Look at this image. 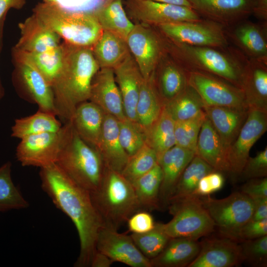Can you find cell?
I'll use <instances>...</instances> for the list:
<instances>
[{
  "instance_id": "1",
  "label": "cell",
  "mask_w": 267,
  "mask_h": 267,
  "mask_svg": "<svg viewBox=\"0 0 267 267\" xmlns=\"http://www.w3.org/2000/svg\"><path fill=\"white\" fill-rule=\"evenodd\" d=\"M40 169L43 190L71 220L77 230L80 251L75 266H90L96 252L97 236L103 227L90 193L71 179L56 164Z\"/></svg>"
},
{
  "instance_id": "2",
  "label": "cell",
  "mask_w": 267,
  "mask_h": 267,
  "mask_svg": "<svg viewBox=\"0 0 267 267\" xmlns=\"http://www.w3.org/2000/svg\"><path fill=\"white\" fill-rule=\"evenodd\" d=\"M62 43L63 65L52 89L56 115L67 122L77 106L89 100L92 79L100 68L92 47Z\"/></svg>"
},
{
  "instance_id": "3",
  "label": "cell",
  "mask_w": 267,
  "mask_h": 267,
  "mask_svg": "<svg viewBox=\"0 0 267 267\" xmlns=\"http://www.w3.org/2000/svg\"><path fill=\"white\" fill-rule=\"evenodd\" d=\"M55 164L90 194L98 188L106 168L99 152L78 134L70 121L63 126L61 145Z\"/></svg>"
},
{
  "instance_id": "4",
  "label": "cell",
  "mask_w": 267,
  "mask_h": 267,
  "mask_svg": "<svg viewBox=\"0 0 267 267\" xmlns=\"http://www.w3.org/2000/svg\"><path fill=\"white\" fill-rule=\"evenodd\" d=\"M161 36L166 51L185 70L210 74L241 88L245 62L225 49L176 44Z\"/></svg>"
},
{
  "instance_id": "5",
  "label": "cell",
  "mask_w": 267,
  "mask_h": 267,
  "mask_svg": "<svg viewBox=\"0 0 267 267\" xmlns=\"http://www.w3.org/2000/svg\"><path fill=\"white\" fill-rule=\"evenodd\" d=\"M90 195L104 227L118 230L142 210L132 184L121 173L106 167L98 188Z\"/></svg>"
},
{
  "instance_id": "6",
  "label": "cell",
  "mask_w": 267,
  "mask_h": 267,
  "mask_svg": "<svg viewBox=\"0 0 267 267\" xmlns=\"http://www.w3.org/2000/svg\"><path fill=\"white\" fill-rule=\"evenodd\" d=\"M33 12L64 41L75 45L92 47L103 32L94 12H68L44 2L37 4Z\"/></svg>"
},
{
  "instance_id": "7",
  "label": "cell",
  "mask_w": 267,
  "mask_h": 267,
  "mask_svg": "<svg viewBox=\"0 0 267 267\" xmlns=\"http://www.w3.org/2000/svg\"><path fill=\"white\" fill-rule=\"evenodd\" d=\"M172 219L166 223H156L170 238L183 237L194 240L214 231L215 224L201 202L193 195L170 203L168 206Z\"/></svg>"
},
{
  "instance_id": "8",
  "label": "cell",
  "mask_w": 267,
  "mask_h": 267,
  "mask_svg": "<svg viewBox=\"0 0 267 267\" xmlns=\"http://www.w3.org/2000/svg\"><path fill=\"white\" fill-rule=\"evenodd\" d=\"M11 56L14 67L12 81L18 93L36 104L39 110L56 115L52 88L28 53L13 46Z\"/></svg>"
},
{
  "instance_id": "9",
  "label": "cell",
  "mask_w": 267,
  "mask_h": 267,
  "mask_svg": "<svg viewBox=\"0 0 267 267\" xmlns=\"http://www.w3.org/2000/svg\"><path fill=\"white\" fill-rule=\"evenodd\" d=\"M201 202L223 236L232 239L238 230L252 220L254 202L242 192L222 199L200 196Z\"/></svg>"
},
{
  "instance_id": "10",
  "label": "cell",
  "mask_w": 267,
  "mask_h": 267,
  "mask_svg": "<svg viewBox=\"0 0 267 267\" xmlns=\"http://www.w3.org/2000/svg\"><path fill=\"white\" fill-rule=\"evenodd\" d=\"M153 27L165 39L174 43L222 49L228 46L224 26L208 19Z\"/></svg>"
},
{
  "instance_id": "11",
  "label": "cell",
  "mask_w": 267,
  "mask_h": 267,
  "mask_svg": "<svg viewBox=\"0 0 267 267\" xmlns=\"http://www.w3.org/2000/svg\"><path fill=\"white\" fill-rule=\"evenodd\" d=\"M185 71L188 84L198 93L205 106L249 109L243 91L239 88L210 74Z\"/></svg>"
},
{
  "instance_id": "12",
  "label": "cell",
  "mask_w": 267,
  "mask_h": 267,
  "mask_svg": "<svg viewBox=\"0 0 267 267\" xmlns=\"http://www.w3.org/2000/svg\"><path fill=\"white\" fill-rule=\"evenodd\" d=\"M128 16L137 23L152 26L202 19L192 7L150 0H126Z\"/></svg>"
},
{
  "instance_id": "13",
  "label": "cell",
  "mask_w": 267,
  "mask_h": 267,
  "mask_svg": "<svg viewBox=\"0 0 267 267\" xmlns=\"http://www.w3.org/2000/svg\"><path fill=\"white\" fill-rule=\"evenodd\" d=\"M126 40L143 79H148L165 51L161 34L153 26L135 23Z\"/></svg>"
},
{
  "instance_id": "14",
  "label": "cell",
  "mask_w": 267,
  "mask_h": 267,
  "mask_svg": "<svg viewBox=\"0 0 267 267\" xmlns=\"http://www.w3.org/2000/svg\"><path fill=\"white\" fill-rule=\"evenodd\" d=\"M267 130V111L249 108L237 137L226 152L229 173L240 175L251 148Z\"/></svg>"
},
{
  "instance_id": "15",
  "label": "cell",
  "mask_w": 267,
  "mask_h": 267,
  "mask_svg": "<svg viewBox=\"0 0 267 267\" xmlns=\"http://www.w3.org/2000/svg\"><path fill=\"white\" fill-rule=\"evenodd\" d=\"M63 126L57 132H46L21 138L16 150L23 166L45 168L55 164L61 145Z\"/></svg>"
},
{
  "instance_id": "16",
  "label": "cell",
  "mask_w": 267,
  "mask_h": 267,
  "mask_svg": "<svg viewBox=\"0 0 267 267\" xmlns=\"http://www.w3.org/2000/svg\"><path fill=\"white\" fill-rule=\"evenodd\" d=\"M96 249L113 262L132 267H152L150 260L138 249L131 235L118 233L116 230L102 227L97 236Z\"/></svg>"
},
{
  "instance_id": "17",
  "label": "cell",
  "mask_w": 267,
  "mask_h": 267,
  "mask_svg": "<svg viewBox=\"0 0 267 267\" xmlns=\"http://www.w3.org/2000/svg\"><path fill=\"white\" fill-rule=\"evenodd\" d=\"M201 16L225 26L245 20L253 13L255 0H187Z\"/></svg>"
},
{
  "instance_id": "18",
  "label": "cell",
  "mask_w": 267,
  "mask_h": 267,
  "mask_svg": "<svg viewBox=\"0 0 267 267\" xmlns=\"http://www.w3.org/2000/svg\"><path fill=\"white\" fill-rule=\"evenodd\" d=\"M196 258L188 267H232L242 261L238 242L223 236L205 239Z\"/></svg>"
},
{
  "instance_id": "19",
  "label": "cell",
  "mask_w": 267,
  "mask_h": 267,
  "mask_svg": "<svg viewBox=\"0 0 267 267\" xmlns=\"http://www.w3.org/2000/svg\"><path fill=\"white\" fill-rule=\"evenodd\" d=\"M89 100L118 120L126 118L122 96L112 68H100L96 72L92 81Z\"/></svg>"
},
{
  "instance_id": "20",
  "label": "cell",
  "mask_w": 267,
  "mask_h": 267,
  "mask_svg": "<svg viewBox=\"0 0 267 267\" xmlns=\"http://www.w3.org/2000/svg\"><path fill=\"white\" fill-rule=\"evenodd\" d=\"M195 154L194 151L175 145L158 157V164L162 172L160 207L167 206L183 171Z\"/></svg>"
},
{
  "instance_id": "21",
  "label": "cell",
  "mask_w": 267,
  "mask_h": 267,
  "mask_svg": "<svg viewBox=\"0 0 267 267\" xmlns=\"http://www.w3.org/2000/svg\"><path fill=\"white\" fill-rule=\"evenodd\" d=\"M113 71L126 117L136 123V107L144 79L131 53Z\"/></svg>"
},
{
  "instance_id": "22",
  "label": "cell",
  "mask_w": 267,
  "mask_h": 267,
  "mask_svg": "<svg viewBox=\"0 0 267 267\" xmlns=\"http://www.w3.org/2000/svg\"><path fill=\"white\" fill-rule=\"evenodd\" d=\"M227 36L250 59L267 63V23L242 21L233 25Z\"/></svg>"
},
{
  "instance_id": "23",
  "label": "cell",
  "mask_w": 267,
  "mask_h": 267,
  "mask_svg": "<svg viewBox=\"0 0 267 267\" xmlns=\"http://www.w3.org/2000/svg\"><path fill=\"white\" fill-rule=\"evenodd\" d=\"M155 85L164 104L188 86L185 69L165 50L153 72Z\"/></svg>"
},
{
  "instance_id": "24",
  "label": "cell",
  "mask_w": 267,
  "mask_h": 267,
  "mask_svg": "<svg viewBox=\"0 0 267 267\" xmlns=\"http://www.w3.org/2000/svg\"><path fill=\"white\" fill-rule=\"evenodd\" d=\"M20 37L14 47L27 53L42 52L60 44V37L33 13L19 23Z\"/></svg>"
},
{
  "instance_id": "25",
  "label": "cell",
  "mask_w": 267,
  "mask_h": 267,
  "mask_svg": "<svg viewBox=\"0 0 267 267\" xmlns=\"http://www.w3.org/2000/svg\"><path fill=\"white\" fill-rule=\"evenodd\" d=\"M248 109L204 106L206 117L217 132L225 153L237 137L246 120Z\"/></svg>"
},
{
  "instance_id": "26",
  "label": "cell",
  "mask_w": 267,
  "mask_h": 267,
  "mask_svg": "<svg viewBox=\"0 0 267 267\" xmlns=\"http://www.w3.org/2000/svg\"><path fill=\"white\" fill-rule=\"evenodd\" d=\"M241 89L249 108L267 111V63L250 59L246 61Z\"/></svg>"
},
{
  "instance_id": "27",
  "label": "cell",
  "mask_w": 267,
  "mask_h": 267,
  "mask_svg": "<svg viewBox=\"0 0 267 267\" xmlns=\"http://www.w3.org/2000/svg\"><path fill=\"white\" fill-rule=\"evenodd\" d=\"M97 150L107 168L121 173L129 157L120 141L118 120L108 114L104 113Z\"/></svg>"
},
{
  "instance_id": "28",
  "label": "cell",
  "mask_w": 267,
  "mask_h": 267,
  "mask_svg": "<svg viewBox=\"0 0 267 267\" xmlns=\"http://www.w3.org/2000/svg\"><path fill=\"white\" fill-rule=\"evenodd\" d=\"M104 113L99 106L88 100L77 106L69 121L78 134L96 149L99 143Z\"/></svg>"
},
{
  "instance_id": "29",
  "label": "cell",
  "mask_w": 267,
  "mask_h": 267,
  "mask_svg": "<svg viewBox=\"0 0 267 267\" xmlns=\"http://www.w3.org/2000/svg\"><path fill=\"white\" fill-rule=\"evenodd\" d=\"M200 248L201 243L198 240L170 238L163 251L150 260L151 267H187L197 256Z\"/></svg>"
},
{
  "instance_id": "30",
  "label": "cell",
  "mask_w": 267,
  "mask_h": 267,
  "mask_svg": "<svg viewBox=\"0 0 267 267\" xmlns=\"http://www.w3.org/2000/svg\"><path fill=\"white\" fill-rule=\"evenodd\" d=\"M195 153L216 171L229 172L226 153L206 115L199 133Z\"/></svg>"
},
{
  "instance_id": "31",
  "label": "cell",
  "mask_w": 267,
  "mask_h": 267,
  "mask_svg": "<svg viewBox=\"0 0 267 267\" xmlns=\"http://www.w3.org/2000/svg\"><path fill=\"white\" fill-rule=\"evenodd\" d=\"M92 51L99 68L113 69L131 53L126 39L106 30H103Z\"/></svg>"
},
{
  "instance_id": "32",
  "label": "cell",
  "mask_w": 267,
  "mask_h": 267,
  "mask_svg": "<svg viewBox=\"0 0 267 267\" xmlns=\"http://www.w3.org/2000/svg\"><path fill=\"white\" fill-rule=\"evenodd\" d=\"M163 107L153 73L148 79H144L136 107V123L145 133L158 119Z\"/></svg>"
},
{
  "instance_id": "33",
  "label": "cell",
  "mask_w": 267,
  "mask_h": 267,
  "mask_svg": "<svg viewBox=\"0 0 267 267\" xmlns=\"http://www.w3.org/2000/svg\"><path fill=\"white\" fill-rule=\"evenodd\" d=\"M94 14L103 30L113 32L125 39L134 27L122 0H108Z\"/></svg>"
},
{
  "instance_id": "34",
  "label": "cell",
  "mask_w": 267,
  "mask_h": 267,
  "mask_svg": "<svg viewBox=\"0 0 267 267\" xmlns=\"http://www.w3.org/2000/svg\"><path fill=\"white\" fill-rule=\"evenodd\" d=\"M54 114L40 110L29 116L16 119L11 128V136L21 139L26 136L46 132H57L62 128Z\"/></svg>"
},
{
  "instance_id": "35",
  "label": "cell",
  "mask_w": 267,
  "mask_h": 267,
  "mask_svg": "<svg viewBox=\"0 0 267 267\" xmlns=\"http://www.w3.org/2000/svg\"><path fill=\"white\" fill-rule=\"evenodd\" d=\"M216 170L199 156L194 157L183 171L168 204L187 197L195 195L200 180L205 176Z\"/></svg>"
},
{
  "instance_id": "36",
  "label": "cell",
  "mask_w": 267,
  "mask_h": 267,
  "mask_svg": "<svg viewBox=\"0 0 267 267\" xmlns=\"http://www.w3.org/2000/svg\"><path fill=\"white\" fill-rule=\"evenodd\" d=\"M162 180V170L157 164L132 183L142 210L150 211L160 208L159 194Z\"/></svg>"
},
{
  "instance_id": "37",
  "label": "cell",
  "mask_w": 267,
  "mask_h": 267,
  "mask_svg": "<svg viewBox=\"0 0 267 267\" xmlns=\"http://www.w3.org/2000/svg\"><path fill=\"white\" fill-rule=\"evenodd\" d=\"M202 98L188 84L179 95L165 103L164 107L175 122L193 118L204 112Z\"/></svg>"
},
{
  "instance_id": "38",
  "label": "cell",
  "mask_w": 267,
  "mask_h": 267,
  "mask_svg": "<svg viewBox=\"0 0 267 267\" xmlns=\"http://www.w3.org/2000/svg\"><path fill=\"white\" fill-rule=\"evenodd\" d=\"M175 123L163 107L158 119L145 132L146 144L155 151L158 157L176 145Z\"/></svg>"
},
{
  "instance_id": "39",
  "label": "cell",
  "mask_w": 267,
  "mask_h": 267,
  "mask_svg": "<svg viewBox=\"0 0 267 267\" xmlns=\"http://www.w3.org/2000/svg\"><path fill=\"white\" fill-rule=\"evenodd\" d=\"M11 172L10 162L0 166V212L25 209L29 205L14 184Z\"/></svg>"
},
{
  "instance_id": "40",
  "label": "cell",
  "mask_w": 267,
  "mask_h": 267,
  "mask_svg": "<svg viewBox=\"0 0 267 267\" xmlns=\"http://www.w3.org/2000/svg\"><path fill=\"white\" fill-rule=\"evenodd\" d=\"M28 53L52 88L63 65L64 48L62 43L44 52Z\"/></svg>"
},
{
  "instance_id": "41",
  "label": "cell",
  "mask_w": 267,
  "mask_h": 267,
  "mask_svg": "<svg viewBox=\"0 0 267 267\" xmlns=\"http://www.w3.org/2000/svg\"><path fill=\"white\" fill-rule=\"evenodd\" d=\"M157 164L158 156L156 152L146 144L136 153L129 157L121 174L132 184Z\"/></svg>"
},
{
  "instance_id": "42",
  "label": "cell",
  "mask_w": 267,
  "mask_h": 267,
  "mask_svg": "<svg viewBox=\"0 0 267 267\" xmlns=\"http://www.w3.org/2000/svg\"><path fill=\"white\" fill-rule=\"evenodd\" d=\"M118 127L120 143L129 157L146 144L145 133L137 123L126 118L118 120Z\"/></svg>"
},
{
  "instance_id": "43",
  "label": "cell",
  "mask_w": 267,
  "mask_h": 267,
  "mask_svg": "<svg viewBox=\"0 0 267 267\" xmlns=\"http://www.w3.org/2000/svg\"><path fill=\"white\" fill-rule=\"evenodd\" d=\"M131 236L142 254L150 260L163 251L170 239L156 223L152 230L143 233H132Z\"/></svg>"
},
{
  "instance_id": "44",
  "label": "cell",
  "mask_w": 267,
  "mask_h": 267,
  "mask_svg": "<svg viewBox=\"0 0 267 267\" xmlns=\"http://www.w3.org/2000/svg\"><path fill=\"white\" fill-rule=\"evenodd\" d=\"M205 118L204 111L193 118L175 122L176 145L195 152L199 133Z\"/></svg>"
},
{
  "instance_id": "45",
  "label": "cell",
  "mask_w": 267,
  "mask_h": 267,
  "mask_svg": "<svg viewBox=\"0 0 267 267\" xmlns=\"http://www.w3.org/2000/svg\"><path fill=\"white\" fill-rule=\"evenodd\" d=\"M240 242L239 244L243 261L253 266L267 265V235Z\"/></svg>"
},
{
  "instance_id": "46",
  "label": "cell",
  "mask_w": 267,
  "mask_h": 267,
  "mask_svg": "<svg viewBox=\"0 0 267 267\" xmlns=\"http://www.w3.org/2000/svg\"><path fill=\"white\" fill-rule=\"evenodd\" d=\"M108 0H43L68 12L93 13Z\"/></svg>"
},
{
  "instance_id": "47",
  "label": "cell",
  "mask_w": 267,
  "mask_h": 267,
  "mask_svg": "<svg viewBox=\"0 0 267 267\" xmlns=\"http://www.w3.org/2000/svg\"><path fill=\"white\" fill-rule=\"evenodd\" d=\"M240 175L247 179L267 177V147L254 157H249Z\"/></svg>"
},
{
  "instance_id": "48",
  "label": "cell",
  "mask_w": 267,
  "mask_h": 267,
  "mask_svg": "<svg viewBox=\"0 0 267 267\" xmlns=\"http://www.w3.org/2000/svg\"><path fill=\"white\" fill-rule=\"evenodd\" d=\"M267 235V218L248 222L243 225L234 236L232 240L239 242L254 239Z\"/></svg>"
},
{
  "instance_id": "49",
  "label": "cell",
  "mask_w": 267,
  "mask_h": 267,
  "mask_svg": "<svg viewBox=\"0 0 267 267\" xmlns=\"http://www.w3.org/2000/svg\"><path fill=\"white\" fill-rule=\"evenodd\" d=\"M224 178L218 171H213L203 177L199 181L195 194L198 196H208L221 189Z\"/></svg>"
},
{
  "instance_id": "50",
  "label": "cell",
  "mask_w": 267,
  "mask_h": 267,
  "mask_svg": "<svg viewBox=\"0 0 267 267\" xmlns=\"http://www.w3.org/2000/svg\"><path fill=\"white\" fill-rule=\"evenodd\" d=\"M128 229L132 233H143L155 226L153 217L146 211L141 210L134 214L127 221Z\"/></svg>"
},
{
  "instance_id": "51",
  "label": "cell",
  "mask_w": 267,
  "mask_h": 267,
  "mask_svg": "<svg viewBox=\"0 0 267 267\" xmlns=\"http://www.w3.org/2000/svg\"><path fill=\"white\" fill-rule=\"evenodd\" d=\"M241 192L253 200L267 198V177L249 179L242 186Z\"/></svg>"
},
{
  "instance_id": "52",
  "label": "cell",
  "mask_w": 267,
  "mask_h": 267,
  "mask_svg": "<svg viewBox=\"0 0 267 267\" xmlns=\"http://www.w3.org/2000/svg\"><path fill=\"white\" fill-rule=\"evenodd\" d=\"M254 211L252 221H260L267 218V198L253 200Z\"/></svg>"
},
{
  "instance_id": "53",
  "label": "cell",
  "mask_w": 267,
  "mask_h": 267,
  "mask_svg": "<svg viewBox=\"0 0 267 267\" xmlns=\"http://www.w3.org/2000/svg\"><path fill=\"white\" fill-rule=\"evenodd\" d=\"M26 2V0H0V20L10 9H21Z\"/></svg>"
},
{
  "instance_id": "54",
  "label": "cell",
  "mask_w": 267,
  "mask_h": 267,
  "mask_svg": "<svg viewBox=\"0 0 267 267\" xmlns=\"http://www.w3.org/2000/svg\"><path fill=\"white\" fill-rule=\"evenodd\" d=\"M113 262L105 254L96 251L90 265L91 267H109Z\"/></svg>"
},
{
  "instance_id": "55",
  "label": "cell",
  "mask_w": 267,
  "mask_h": 267,
  "mask_svg": "<svg viewBox=\"0 0 267 267\" xmlns=\"http://www.w3.org/2000/svg\"><path fill=\"white\" fill-rule=\"evenodd\" d=\"M252 13L258 18L267 22V0H255Z\"/></svg>"
},
{
  "instance_id": "56",
  "label": "cell",
  "mask_w": 267,
  "mask_h": 267,
  "mask_svg": "<svg viewBox=\"0 0 267 267\" xmlns=\"http://www.w3.org/2000/svg\"><path fill=\"white\" fill-rule=\"evenodd\" d=\"M6 16L2 17L0 20V54L3 46V27ZM4 94L3 88L0 80V100L2 98Z\"/></svg>"
},
{
  "instance_id": "57",
  "label": "cell",
  "mask_w": 267,
  "mask_h": 267,
  "mask_svg": "<svg viewBox=\"0 0 267 267\" xmlns=\"http://www.w3.org/2000/svg\"><path fill=\"white\" fill-rule=\"evenodd\" d=\"M157 2L172 3L181 5H184L191 7V6L187 0H150Z\"/></svg>"
}]
</instances>
